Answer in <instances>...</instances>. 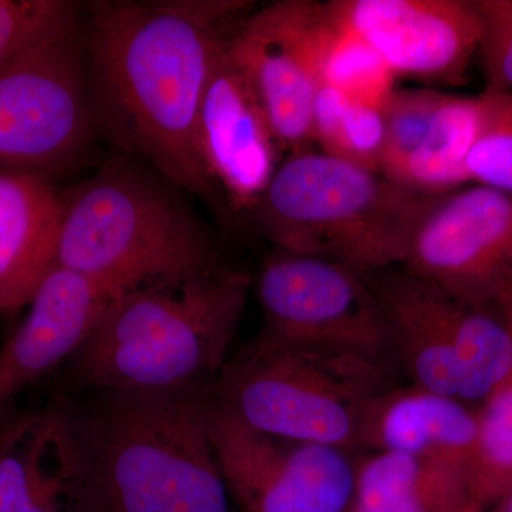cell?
<instances>
[{"label": "cell", "instance_id": "6da1fadb", "mask_svg": "<svg viewBox=\"0 0 512 512\" xmlns=\"http://www.w3.org/2000/svg\"><path fill=\"white\" fill-rule=\"evenodd\" d=\"M254 3L96 0L83 6L87 96L96 136L190 195L214 184L197 150L212 64Z\"/></svg>", "mask_w": 512, "mask_h": 512}, {"label": "cell", "instance_id": "7a4b0ae2", "mask_svg": "<svg viewBox=\"0 0 512 512\" xmlns=\"http://www.w3.org/2000/svg\"><path fill=\"white\" fill-rule=\"evenodd\" d=\"M207 390L93 392L89 406L67 410L82 451L84 512H231Z\"/></svg>", "mask_w": 512, "mask_h": 512}, {"label": "cell", "instance_id": "3957f363", "mask_svg": "<svg viewBox=\"0 0 512 512\" xmlns=\"http://www.w3.org/2000/svg\"><path fill=\"white\" fill-rule=\"evenodd\" d=\"M251 284L248 272L221 265L117 296L70 359L74 383L92 392L207 389L228 362Z\"/></svg>", "mask_w": 512, "mask_h": 512}, {"label": "cell", "instance_id": "277c9868", "mask_svg": "<svg viewBox=\"0 0 512 512\" xmlns=\"http://www.w3.org/2000/svg\"><path fill=\"white\" fill-rule=\"evenodd\" d=\"M180 188L123 154L63 194L56 265L116 295L181 284L222 265Z\"/></svg>", "mask_w": 512, "mask_h": 512}, {"label": "cell", "instance_id": "5b68a950", "mask_svg": "<svg viewBox=\"0 0 512 512\" xmlns=\"http://www.w3.org/2000/svg\"><path fill=\"white\" fill-rule=\"evenodd\" d=\"M436 198L306 148L282 160L251 215L276 249L373 275L403 266Z\"/></svg>", "mask_w": 512, "mask_h": 512}, {"label": "cell", "instance_id": "8992f818", "mask_svg": "<svg viewBox=\"0 0 512 512\" xmlns=\"http://www.w3.org/2000/svg\"><path fill=\"white\" fill-rule=\"evenodd\" d=\"M392 367L256 338L208 387L218 406L259 433L359 450L366 404L392 387Z\"/></svg>", "mask_w": 512, "mask_h": 512}, {"label": "cell", "instance_id": "52a82bcc", "mask_svg": "<svg viewBox=\"0 0 512 512\" xmlns=\"http://www.w3.org/2000/svg\"><path fill=\"white\" fill-rule=\"evenodd\" d=\"M84 56L83 6L0 67V168L49 180L96 138Z\"/></svg>", "mask_w": 512, "mask_h": 512}, {"label": "cell", "instance_id": "ba28073f", "mask_svg": "<svg viewBox=\"0 0 512 512\" xmlns=\"http://www.w3.org/2000/svg\"><path fill=\"white\" fill-rule=\"evenodd\" d=\"M256 296L266 342L392 367L389 323L370 275L275 248L259 269Z\"/></svg>", "mask_w": 512, "mask_h": 512}, {"label": "cell", "instance_id": "9c48e42d", "mask_svg": "<svg viewBox=\"0 0 512 512\" xmlns=\"http://www.w3.org/2000/svg\"><path fill=\"white\" fill-rule=\"evenodd\" d=\"M205 419L229 495L244 512H349L356 458L239 423L211 399Z\"/></svg>", "mask_w": 512, "mask_h": 512}, {"label": "cell", "instance_id": "30bf717a", "mask_svg": "<svg viewBox=\"0 0 512 512\" xmlns=\"http://www.w3.org/2000/svg\"><path fill=\"white\" fill-rule=\"evenodd\" d=\"M403 269L458 302L512 303V194L470 184L437 197L421 220Z\"/></svg>", "mask_w": 512, "mask_h": 512}, {"label": "cell", "instance_id": "8fae6325", "mask_svg": "<svg viewBox=\"0 0 512 512\" xmlns=\"http://www.w3.org/2000/svg\"><path fill=\"white\" fill-rule=\"evenodd\" d=\"M328 6L397 79L437 90L460 86L480 52L484 22L478 0H332Z\"/></svg>", "mask_w": 512, "mask_h": 512}, {"label": "cell", "instance_id": "7c38bea8", "mask_svg": "<svg viewBox=\"0 0 512 512\" xmlns=\"http://www.w3.org/2000/svg\"><path fill=\"white\" fill-rule=\"evenodd\" d=\"M322 3L281 0L254 8L228 40L284 153L312 148V113L320 89L315 28Z\"/></svg>", "mask_w": 512, "mask_h": 512}, {"label": "cell", "instance_id": "4fadbf2b", "mask_svg": "<svg viewBox=\"0 0 512 512\" xmlns=\"http://www.w3.org/2000/svg\"><path fill=\"white\" fill-rule=\"evenodd\" d=\"M228 40L215 57L198 110L197 150L214 187L225 192L232 207L251 212L284 150L247 77L229 55Z\"/></svg>", "mask_w": 512, "mask_h": 512}, {"label": "cell", "instance_id": "5bb4252c", "mask_svg": "<svg viewBox=\"0 0 512 512\" xmlns=\"http://www.w3.org/2000/svg\"><path fill=\"white\" fill-rule=\"evenodd\" d=\"M117 296L82 274L53 266L30 299L28 315L0 349V409L72 359Z\"/></svg>", "mask_w": 512, "mask_h": 512}, {"label": "cell", "instance_id": "9a60e30c", "mask_svg": "<svg viewBox=\"0 0 512 512\" xmlns=\"http://www.w3.org/2000/svg\"><path fill=\"white\" fill-rule=\"evenodd\" d=\"M83 457L67 410L0 433V512H84Z\"/></svg>", "mask_w": 512, "mask_h": 512}, {"label": "cell", "instance_id": "2e32d148", "mask_svg": "<svg viewBox=\"0 0 512 512\" xmlns=\"http://www.w3.org/2000/svg\"><path fill=\"white\" fill-rule=\"evenodd\" d=\"M370 278L386 312L394 362L413 386L460 400L456 299L404 269Z\"/></svg>", "mask_w": 512, "mask_h": 512}, {"label": "cell", "instance_id": "e0dca14e", "mask_svg": "<svg viewBox=\"0 0 512 512\" xmlns=\"http://www.w3.org/2000/svg\"><path fill=\"white\" fill-rule=\"evenodd\" d=\"M477 412L454 397L417 386L389 387L366 404L359 450L437 461L466 471Z\"/></svg>", "mask_w": 512, "mask_h": 512}, {"label": "cell", "instance_id": "ac0fdd59", "mask_svg": "<svg viewBox=\"0 0 512 512\" xmlns=\"http://www.w3.org/2000/svg\"><path fill=\"white\" fill-rule=\"evenodd\" d=\"M62 212L50 180L0 168V312L28 306L56 265Z\"/></svg>", "mask_w": 512, "mask_h": 512}, {"label": "cell", "instance_id": "d6986e66", "mask_svg": "<svg viewBox=\"0 0 512 512\" xmlns=\"http://www.w3.org/2000/svg\"><path fill=\"white\" fill-rule=\"evenodd\" d=\"M468 493L466 471L396 453L356 458L349 512H480Z\"/></svg>", "mask_w": 512, "mask_h": 512}, {"label": "cell", "instance_id": "ffe728a7", "mask_svg": "<svg viewBox=\"0 0 512 512\" xmlns=\"http://www.w3.org/2000/svg\"><path fill=\"white\" fill-rule=\"evenodd\" d=\"M480 120V94L444 93L426 136L404 164L396 183L427 197H441L470 185L467 160Z\"/></svg>", "mask_w": 512, "mask_h": 512}, {"label": "cell", "instance_id": "44dd1931", "mask_svg": "<svg viewBox=\"0 0 512 512\" xmlns=\"http://www.w3.org/2000/svg\"><path fill=\"white\" fill-rule=\"evenodd\" d=\"M315 60L320 86L349 99L383 109L396 89L397 77L363 37L339 22L322 3L315 28Z\"/></svg>", "mask_w": 512, "mask_h": 512}, {"label": "cell", "instance_id": "7402d4cb", "mask_svg": "<svg viewBox=\"0 0 512 512\" xmlns=\"http://www.w3.org/2000/svg\"><path fill=\"white\" fill-rule=\"evenodd\" d=\"M456 328L460 400L481 404L512 379V328L501 309L458 301Z\"/></svg>", "mask_w": 512, "mask_h": 512}, {"label": "cell", "instance_id": "603a6c76", "mask_svg": "<svg viewBox=\"0 0 512 512\" xmlns=\"http://www.w3.org/2000/svg\"><path fill=\"white\" fill-rule=\"evenodd\" d=\"M312 141L330 157L382 174L386 146L382 109L320 86L313 104Z\"/></svg>", "mask_w": 512, "mask_h": 512}, {"label": "cell", "instance_id": "cb8c5ba5", "mask_svg": "<svg viewBox=\"0 0 512 512\" xmlns=\"http://www.w3.org/2000/svg\"><path fill=\"white\" fill-rule=\"evenodd\" d=\"M477 423L467 487L471 500L487 511L512 493V379L481 403Z\"/></svg>", "mask_w": 512, "mask_h": 512}, {"label": "cell", "instance_id": "d4e9b609", "mask_svg": "<svg viewBox=\"0 0 512 512\" xmlns=\"http://www.w3.org/2000/svg\"><path fill=\"white\" fill-rule=\"evenodd\" d=\"M476 143L467 160L471 184L512 194V92L484 89Z\"/></svg>", "mask_w": 512, "mask_h": 512}, {"label": "cell", "instance_id": "484cf974", "mask_svg": "<svg viewBox=\"0 0 512 512\" xmlns=\"http://www.w3.org/2000/svg\"><path fill=\"white\" fill-rule=\"evenodd\" d=\"M443 96L444 92L431 87H396L390 94L382 109L386 131L384 177L396 183L404 164L426 136Z\"/></svg>", "mask_w": 512, "mask_h": 512}, {"label": "cell", "instance_id": "4316f807", "mask_svg": "<svg viewBox=\"0 0 512 512\" xmlns=\"http://www.w3.org/2000/svg\"><path fill=\"white\" fill-rule=\"evenodd\" d=\"M80 8L66 0H0V67L36 45Z\"/></svg>", "mask_w": 512, "mask_h": 512}, {"label": "cell", "instance_id": "83f0119b", "mask_svg": "<svg viewBox=\"0 0 512 512\" xmlns=\"http://www.w3.org/2000/svg\"><path fill=\"white\" fill-rule=\"evenodd\" d=\"M484 32L477 60L485 89L512 92V0H478Z\"/></svg>", "mask_w": 512, "mask_h": 512}, {"label": "cell", "instance_id": "f1b7e54d", "mask_svg": "<svg viewBox=\"0 0 512 512\" xmlns=\"http://www.w3.org/2000/svg\"><path fill=\"white\" fill-rule=\"evenodd\" d=\"M485 512H512V493L505 497L503 501H500L497 505H494L493 508L487 510Z\"/></svg>", "mask_w": 512, "mask_h": 512}, {"label": "cell", "instance_id": "f546056e", "mask_svg": "<svg viewBox=\"0 0 512 512\" xmlns=\"http://www.w3.org/2000/svg\"><path fill=\"white\" fill-rule=\"evenodd\" d=\"M505 316H507L508 322H510V325L512 328V316H508V315H505Z\"/></svg>", "mask_w": 512, "mask_h": 512}, {"label": "cell", "instance_id": "4dcf8cb0", "mask_svg": "<svg viewBox=\"0 0 512 512\" xmlns=\"http://www.w3.org/2000/svg\"><path fill=\"white\" fill-rule=\"evenodd\" d=\"M480 512H485V511H480Z\"/></svg>", "mask_w": 512, "mask_h": 512}]
</instances>
